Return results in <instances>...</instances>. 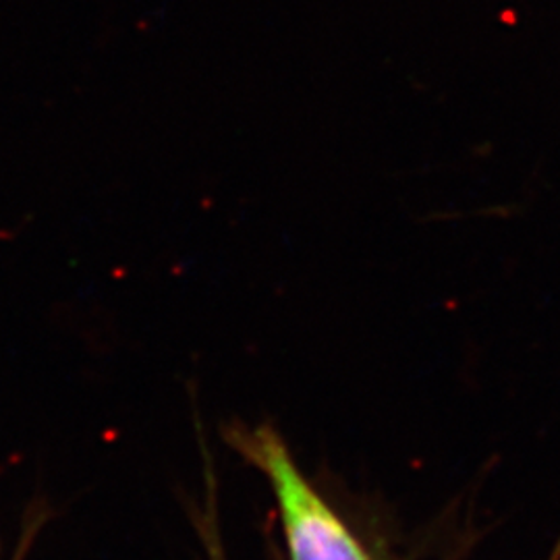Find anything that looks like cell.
<instances>
[{
  "label": "cell",
  "mask_w": 560,
  "mask_h": 560,
  "mask_svg": "<svg viewBox=\"0 0 560 560\" xmlns=\"http://www.w3.org/2000/svg\"><path fill=\"white\" fill-rule=\"evenodd\" d=\"M243 459L260 469L272 488L291 560H372L355 534L303 476L279 430L233 421L222 430Z\"/></svg>",
  "instance_id": "1"
},
{
  "label": "cell",
  "mask_w": 560,
  "mask_h": 560,
  "mask_svg": "<svg viewBox=\"0 0 560 560\" xmlns=\"http://www.w3.org/2000/svg\"><path fill=\"white\" fill-rule=\"evenodd\" d=\"M550 560H560V544L557 546V550H555V555H552V559Z\"/></svg>",
  "instance_id": "2"
}]
</instances>
